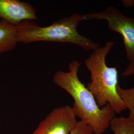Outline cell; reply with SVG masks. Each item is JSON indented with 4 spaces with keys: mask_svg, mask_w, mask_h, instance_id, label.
I'll use <instances>...</instances> for the list:
<instances>
[{
    "mask_svg": "<svg viewBox=\"0 0 134 134\" xmlns=\"http://www.w3.org/2000/svg\"><path fill=\"white\" fill-rule=\"evenodd\" d=\"M70 134H94L91 128L82 121H77Z\"/></svg>",
    "mask_w": 134,
    "mask_h": 134,
    "instance_id": "cell-11",
    "label": "cell"
},
{
    "mask_svg": "<svg viewBox=\"0 0 134 134\" xmlns=\"http://www.w3.org/2000/svg\"><path fill=\"white\" fill-rule=\"evenodd\" d=\"M117 91L126 109L129 110L128 117L134 122V87L125 89L119 85L117 87Z\"/></svg>",
    "mask_w": 134,
    "mask_h": 134,
    "instance_id": "cell-9",
    "label": "cell"
},
{
    "mask_svg": "<svg viewBox=\"0 0 134 134\" xmlns=\"http://www.w3.org/2000/svg\"><path fill=\"white\" fill-rule=\"evenodd\" d=\"M77 122L72 107L60 106L48 114L32 134H70Z\"/></svg>",
    "mask_w": 134,
    "mask_h": 134,
    "instance_id": "cell-5",
    "label": "cell"
},
{
    "mask_svg": "<svg viewBox=\"0 0 134 134\" xmlns=\"http://www.w3.org/2000/svg\"><path fill=\"white\" fill-rule=\"evenodd\" d=\"M110 126L114 134H134V122L128 117L114 118Z\"/></svg>",
    "mask_w": 134,
    "mask_h": 134,
    "instance_id": "cell-8",
    "label": "cell"
},
{
    "mask_svg": "<svg viewBox=\"0 0 134 134\" xmlns=\"http://www.w3.org/2000/svg\"><path fill=\"white\" fill-rule=\"evenodd\" d=\"M82 21V14H72L47 26H40L32 21H25L17 26L18 43L37 41L71 43L86 51H93L99 44L80 34L77 29Z\"/></svg>",
    "mask_w": 134,
    "mask_h": 134,
    "instance_id": "cell-3",
    "label": "cell"
},
{
    "mask_svg": "<svg viewBox=\"0 0 134 134\" xmlns=\"http://www.w3.org/2000/svg\"><path fill=\"white\" fill-rule=\"evenodd\" d=\"M81 64L74 60L69 71H59L53 77L54 83L67 91L74 99L72 107L76 117L86 123L94 134H103L110 126L116 113L109 104L100 108L94 97L78 77Z\"/></svg>",
    "mask_w": 134,
    "mask_h": 134,
    "instance_id": "cell-1",
    "label": "cell"
},
{
    "mask_svg": "<svg viewBox=\"0 0 134 134\" xmlns=\"http://www.w3.org/2000/svg\"><path fill=\"white\" fill-rule=\"evenodd\" d=\"M83 20H105L108 28L120 34L124 41L126 57L130 61L134 59V19L125 15L112 5L98 12L82 14Z\"/></svg>",
    "mask_w": 134,
    "mask_h": 134,
    "instance_id": "cell-4",
    "label": "cell"
},
{
    "mask_svg": "<svg viewBox=\"0 0 134 134\" xmlns=\"http://www.w3.org/2000/svg\"><path fill=\"white\" fill-rule=\"evenodd\" d=\"M122 3L125 7L134 8V0H123ZM121 75L124 77H131L134 75V59L130 61L127 67L121 73Z\"/></svg>",
    "mask_w": 134,
    "mask_h": 134,
    "instance_id": "cell-10",
    "label": "cell"
},
{
    "mask_svg": "<svg viewBox=\"0 0 134 134\" xmlns=\"http://www.w3.org/2000/svg\"><path fill=\"white\" fill-rule=\"evenodd\" d=\"M0 18L14 26L37 19L34 6L19 0H0Z\"/></svg>",
    "mask_w": 134,
    "mask_h": 134,
    "instance_id": "cell-6",
    "label": "cell"
},
{
    "mask_svg": "<svg viewBox=\"0 0 134 134\" xmlns=\"http://www.w3.org/2000/svg\"><path fill=\"white\" fill-rule=\"evenodd\" d=\"M17 26L0 21V54L14 49L18 43Z\"/></svg>",
    "mask_w": 134,
    "mask_h": 134,
    "instance_id": "cell-7",
    "label": "cell"
},
{
    "mask_svg": "<svg viewBox=\"0 0 134 134\" xmlns=\"http://www.w3.org/2000/svg\"><path fill=\"white\" fill-rule=\"evenodd\" d=\"M114 44V41L106 42L103 46L92 51L85 60V64L91 74V81L87 88L94 97L98 105L102 108L108 104L116 113L119 114L126 108L117 91L118 72L116 67H109L106 61Z\"/></svg>",
    "mask_w": 134,
    "mask_h": 134,
    "instance_id": "cell-2",
    "label": "cell"
}]
</instances>
